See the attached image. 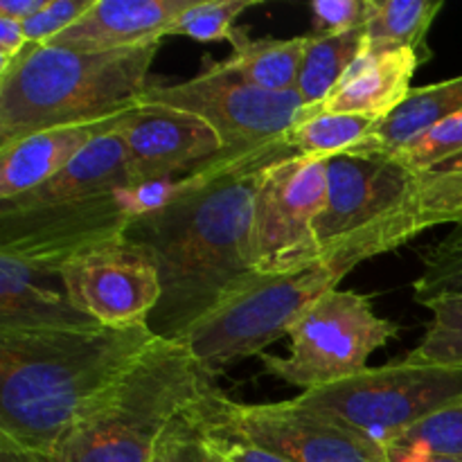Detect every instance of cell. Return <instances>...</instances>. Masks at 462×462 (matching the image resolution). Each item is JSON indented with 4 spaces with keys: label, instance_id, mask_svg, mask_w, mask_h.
I'll list each match as a JSON object with an SVG mask.
<instances>
[{
    "label": "cell",
    "instance_id": "2",
    "mask_svg": "<svg viewBox=\"0 0 462 462\" xmlns=\"http://www.w3.org/2000/svg\"><path fill=\"white\" fill-rule=\"evenodd\" d=\"M156 341L149 325L0 332V433L48 456Z\"/></svg>",
    "mask_w": 462,
    "mask_h": 462
},
{
    "label": "cell",
    "instance_id": "36",
    "mask_svg": "<svg viewBox=\"0 0 462 462\" xmlns=\"http://www.w3.org/2000/svg\"><path fill=\"white\" fill-rule=\"evenodd\" d=\"M0 462H48L45 456L25 449L0 433Z\"/></svg>",
    "mask_w": 462,
    "mask_h": 462
},
{
    "label": "cell",
    "instance_id": "15",
    "mask_svg": "<svg viewBox=\"0 0 462 462\" xmlns=\"http://www.w3.org/2000/svg\"><path fill=\"white\" fill-rule=\"evenodd\" d=\"M192 0H95L93 7L50 45L125 50L158 43Z\"/></svg>",
    "mask_w": 462,
    "mask_h": 462
},
{
    "label": "cell",
    "instance_id": "35",
    "mask_svg": "<svg viewBox=\"0 0 462 462\" xmlns=\"http://www.w3.org/2000/svg\"><path fill=\"white\" fill-rule=\"evenodd\" d=\"M48 0H0V18L25 23L45 7Z\"/></svg>",
    "mask_w": 462,
    "mask_h": 462
},
{
    "label": "cell",
    "instance_id": "18",
    "mask_svg": "<svg viewBox=\"0 0 462 462\" xmlns=\"http://www.w3.org/2000/svg\"><path fill=\"white\" fill-rule=\"evenodd\" d=\"M45 275L16 257L0 255V332L99 328L81 314L63 289L48 287Z\"/></svg>",
    "mask_w": 462,
    "mask_h": 462
},
{
    "label": "cell",
    "instance_id": "10",
    "mask_svg": "<svg viewBox=\"0 0 462 462\" xmlns=\"http://www.w3.org/2000/svg\"><path fill=\"white\" fill-rule=\"evenodd\" d=\"M328 161L291 156L264 170L251 221L255 273L300 269L323 257L316 224L328 206Z\"/></svg>",
    "mask_w": 462,
    "mask_h": 462
},
{
    "label": "cell",
    "instance_id": "5",
    "mask_svg": "<svg viewBox=\"0 0 462 462\" xmlns=\"http://www.w3.org/2000/svg\"><path fill=\"white\" fill-rule=\"evenodd\" d=\"M356 262L337 251H323L319 262L280 273H255L235 289L180 343L189 347L210 379L242 359L260 355L289 337L296 320L350 273Z\"/></svg>",
    "mask_w": 462,
    "mask_h": 462
},
{
    "label": "cell",
    "instance_id": "8",
    "mask_svg": "<svg viewBox=\"0 0 462 462\" xmlns=\"http://www.w3.org/2000/svg\"><path fill=\"white\" fill-rule=\"evenodd\" d=\"M192 418L210 433H226L291 462H388L386 449L329 415L291 402L239 404L210 386Z\"/></svg>",
    "mask_w": 462,
    "mask_h": 462
},
{
    "label": "cell",
    "instance_id": "19",
    "mask_svg": "<svg viewBox=\"0 0 462 462\" xmlns=\"http://www.w3.org/2000/svg\"><path fill=\"white\" fill-rule=\"evenodd\" d=\"M310 36L296 39H248L235 32L233 54L226 66L237 72L244 81L269 93H291L298 86L302 59Z\"/></svg>",
    "mask_w": 462,
    "mask_h": 462
},
{
    "label": "cell",
    "instance_id": "17",
    "mask_svg": "<svg viewBox=\"0 0 462 462\" xmlns=\"http://www.w3.org/2000/svg\"><path fill=\"white\" fill-rule=\"evenodd\" d=\"M131 113V111H129ZM129 113L104 122L36 131L0 147V201L23 197L57 176L86 144L116 131Z\"/></svg>",
    "mask_w": 462,
    "mask_h": 462
},
{
    "label": "cell",
    "instance_id": "30",
    "mask_svg": "<svg viewBox=\"0 0 462 462\" xmlns=\"http://www.w3.org/2000/svg\"><path fill=\"white\" fill-rule=\"evenodd\" d=\"M95 0H48L39 14L23 23L27 45H50L59 34L75 25Z\"/></svg>",
    "mask_w": 462,
    "mask_h": 462
},
{
    "label": "cell",
    "instance_id": "27",
    "mask_svg": "<svg viewBox=\"0 0 462 462\" xmlns=\"http://www.w3.org/2000/svg\"><path fill=\"white\" fill-rule=\"evenodd\" d=\"M395 447L427 449L433 454L460 456L462 458V397L415 424L404 436L397 438L388 449H395Z\"/></svg>",
    "mask_w": 462,
    "mask_h": 462
},
{
    "label": "cell",
    "instance_id": "24",
    "mask_svg": "<svg viewBox=\"0 0 462 462\" xmlns=\"http://www.w3.org/2000/svg\"><path fill=\"white\" fill-rule=\"evenodd\" d=\"M454 296H462V221L424 251L422 275L413 282V298L424 307Z\"/></svg>",
    "mask_w": 462,
    "mask_h": 462
},
{
    "label": "cell",
    "instance_id": "34",
    "mask_svg": "<svg viewBox=\"0 0 462 462\" xmlns=\"http://www.w3.org/2000/svg\"><path fill=\"white\" fill-rule=\"evenodd\" d=\"M388 462H462L460 456L433 454L427 449H409V447H395L386 451Z\"/></svg>",
    "mask_w": 462,
    "mask_h": 462
},
{
    "label": "cell",
    "instance_id": "28",
    "mask_svg": "<svg viewBox=\"0 0 462 462\" xmlns=\"http://www.w3.org/2000/svg\"><path fill=\"white\" fill-rule=\"evenodd\" d=\"M458 153H462V113L438 122L436 126L424 131L404 147L391 152L388 156L413 167V170H427V167L438 165Z\"/></svg>",
    "mask_w": 462,
    "mask_h": 462
},
{
    "label": "cell",
    "instance_id": "1",
    "mask_svg": "<svg viewBox=\"0 0 462 462\" xmlns=\"http://www.w3.org/2000/svg\"><path fill=\"white\" fill-rule=\"evenodd\" d=\"M298 156L280 138L244 156L224 153L171 180L170 197L125 230L152 253L161 302L149 319L158 338L180 341L235 289L255 275L251 257L253 203L262 174Z\"/></svg>",
    "mask_w": 462,
    "mask_h": 462
},
{
    "label": "cell",
    "instance_id": "29",
    "mask_svg": "<svg viewBox=\"0 0 462 462\" xmlns=\"http://www.w3.org/2000/svg\"><path fill=\"white\" fill-rule=\"evenodd\" d=\"M197 404V402H194ZM149 462H224L212 449L206 431L192 418V409L185 411L158 445L156 454Z\"/></svg>",
    "mask_w": 462,
    "mask_h": 462
},
{
    "label": "cell",
    "instance_id": "22",
    "mask_svg": "<svg viewBox=\"0 0 462 462\" xmlns=\"http://www.w3.org/2000/svg\"><path fill=\"white\" fill-rule=\"evenodd\" d=\"M377 117L352 116V113H319L298 117L296 125L284 134L289 147L298 156L334 158L341 153H373Z\"/></svg>",
    "mask_w": 462,
    "mask_h": 462
},
{
    "label": "cell",
    "instance_id": "25",
    "mask_svg": "<svg viewBox=\"0 0 462 462\" xmlns=\"http://www.w3.org/2000/svg\"><path fill=\"white\" fill-rule=\"evenodd\" d=\"M257 0H192L167 30V36H189L201 43L233 41L235 21Z\"/></svg>",
    "mask_w": 462,
    "mask_h": 462
},
{
    "label": "cell",
    "instance_id": "20",
    "mask_svg": "<svg viewBox=\"0 0 462 462\" xmlns=\"http://www.w3.org/2000/svg\"><path fill=\"white\" fill-rule=\"evenodd\" d=\"M442 7V0H370L365 52L411 50L427 63L433 57L427 36Z\"/></svg>",
    "mask_w": 462,
    "mask_h": 462
},
{
    "label": "cell",
    "instance_id": "4",
    "mask_svg": "<svg viewBox=\"0 0 462 462\" xmlns=\"http://www.w3.org/2000/svg\"><path fill=\"white\" fill-rule=\"evenodd\" d=\"M212 379L180 341L158 338L120 386L59 445L48 462H149L167 429L194 406Z\"/></svg>",
    "mask_w": 462,
    "mask_h": 462
},
{
    "label": "cell",
    "instance_id": "9",
    "mask_svg": "<svg viewBox=\"0 0 462 462\" xmlns=\"http://www.w3.org/2000/svg\"><path fill=\"white\" fill-rule=\"evenodd\" d=\"M140 104L201 117L219 135L224 153L233 156H244L284 138L305 106L296 90L269 93L255 88L224 61L180 84L149 86Z\"/></svg>",
    "mask_w": 462,
    "mask_h": 462
},
{
    "label": "cell",
    "instance_id": "13",
    "mask_svg": "<svg viewBox=\"0 0 462 462\" xmlns=\"http://www.w3.org/2000/svg\"><path fill=\"white\" fill-rule=\"evenodd\" d=\"M117 134L125 140L134 188L170 183L224 152L219 135L201 117L153 104H138Z\"/></svg>",
    "mask_w": 462,
    "mask_h": 462
},
{
    "label": "cell",
    "instance_id": "3",
    "mask_svg": "<svg viewBox=\"0 0 462 462\" xmlns=\"http://www.w3.org/2000/svg\"><path fill=\"white\" fill-rule=\"evenodd\" d=\"M161 43L95 52L27 45L0 75V147L36 131L134 111L152 86L149 70Z\"/></svg>",
    "mask_w": 462,
    "mask_h": 462
},
{
    "label": "cell",
    "instance_id": "23",
    "mask_svg": "<svg viewBox=\"0 0 462 462\" xmlns=\"http://www.w3.org/2000/svg\"><path fill=\"white\" fill-rule=\"evenodd\" d=\"M307 36L310 41H307L296 93L300 95L305 106H316L337 88L356 59L365 54V25L346 34Z\"/></svg>",
    "mask_w": 462,
    "mask_h": 462
},
{
    "label": "cell",
    "instance_id": "26",
    "mask_svg": "<svg viewBox=\"0 0 462 462\" xmlns=\"http://www.w3.org/2000/svg\"><path fill=\"white\" fill-rule=\"evenodd\" d=\"M433 319L422 343L411 352V359L462 368V296L442 298L429 305Z\"/></svg>",
    "mask_w": 462,
    "mask_h": 462
},
{
    "label": "cell",
    "instance_id": "14",
    "mask_svg": "<svg viewBox=\"0 0 462 462\" xmlns=\"http://www.w3.org/2000/svg\"><path fill=\"white\" fill-rule=\"evenodd\" d=\"M422 66V59L411 50H382L365 52L356 59L355 66L346 72L337 88L316 106H302L300 116L319 113H352L386 120L413 93L415 70Z\"/></svg>",
    "mask_w": 462,
    "mask_h": 462
},
{
    "label": "cell",
    "instance_id": "33",
    "mask_svg": "<svg viewBox=\"0 0 462 462\" xmlns=\"http://www.w3.org/2000/svg\"><path fill=\"white\" fill-rule=\"evenodd\" d=\"M27 48L25 30L23 23L12 21V18H0V75L9 70L14 61Z\"/></svg>",
    "mask_w": 462,
    "mask_h": 462
},
{
    "label": "cell",
    "instance_id": "16",
    "mask_svg": "<svg viewBox=\"0 0 462 462\" xmlns=\"http://www.w3.org/2000/svg\"><path fill=\"white\" fill-rule=\"evenodd\" d=\"M122 189H134V180H131L129 161H126L125 140L116 129L86 144L48 183L23 197L0 201V212L81 201V199L104 197V194L122 192Z\"/></svg>",
    "mask_w": 462,
    "mask_h": 462
},
{
    "label": "cell",
    "instance_id": "21",
    "mask_svg": "<svg viewBox=\"0 0 462 462\" xmlns=\"http://www.w3.org/2000/svg\"><path fill=\"white\" fill-rule=\"evenodd\" d=\"M462 113V75L440 84L413 88L393 116L379 122L373 153H391L422 135L438 122Z\"/></svg>",
    "mask_w": 462,
    "mask_h": 462
},
{
    "label": "cell",
    "instance_id": "7",
    "mask_svg": "<svg viewBox=\"0 0 462 462\" xmlns=\"http://www.w3.org/2000/svg\"><path fill=\"white\" fill-rule=\"evenodd\" d=\"M400 334L393 320L379 319L368 296L332 289L289 329L287 356H266L264 370L305 391L355 377L368 359Z\"/></svg>",
    "mask_w": 462,
    "mask_h": 462
},
{
    "label": "cell",
    "instance_id": "12",
    "mask_svg": "<svg viewBox=\"0 0 462 462\" xmlns=\"http://www.w3.org/2000/svg\"><path fill=\"white\" fill-rule=\"evenodd\" d=\"M135 219L129 189L54 203L30 210L0 212V255L16 257L45 278L93 244L125 233Z\"/></svg>",
    "mask_w": 462,
    "mask_h": 462
},
{
    "label": "cell",
    "instance_id": "11",
    "mask_svg": "<svg viewBox=\"0 0 462 462\" xmlns=\"http://www.w3.org/2000/svg\"><path fill=\"white\" fill-rule=\"evenodd\" d=\"M59 284L102 328L149 325L162 291L152 253L126 233L77 253L63 264Z\"/></svg>",
    "mask_w": 462,
    "mask_h": 462
},
{
    "label": "cell",
    "instance_id": "32",
    "mask_svg": "<svg viewBox=\"0 0 462 462\" xmlns=\"http://www.w3.org/2000/svg\"><path fill=\"white\" fill-rule=\"evenodd\" d=\"M199 424V422H197ZM206 431V429H203ZM208 440H210L212 449L217 451L224 462H291L282 456L273 454L269 449H262V447L253 445V442L239 440L235 436H226V433H210L206 431Z\"/></svg>",
    "mask_w": 462,
    "mask_h": 462
},
{
    "label": "cell",
    "instance_id": "6",
    "mask_svg": "<svg viewBox=\"0 0 462 462\" xmlns=\"http://www.w3.org/2000/svg\"><path fill=\"white\" fill-rule=\"evenodd\" d=\"M462 397V368L406 359L305 391L298 404L388 449L409 429Z\"/></svg>",
    "mask_w": 462,
    "mask_h": 462
},
{
    "label": "cell",
    "instance_id": "31",
    "mask_svg": "<svg viewBox=\"0 0 462 462\" xmlns=\"http://www.w3.org/2000/svg\"><path fill=\"white\" fill-rule=\"evenodd\" d=\"M370 14V0H316L311 3L314 36H334L364 27Z\"/></svg>",
    "mask_w": 462,
    "mask_h": 462
}]
</instances>
